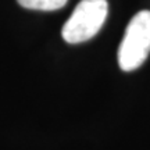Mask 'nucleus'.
Masks as SVG:
<instances>
[{
    "label": "nucleus",
    "instance_id": "f257e3e1",
    "mask_svg": "<svg viewBox=\"0 0 150 150\" xmlns=\"http://www.w3.org/2000/svg\"><path fill=\"white\" fill-rule=\"evenodd\" d=\"M150 53V11L142 10L132 17L125 29L120 49L118 65L122 71L139 68Z\"/></svg>",
    "mask_w": 150,
    "mask_h": 150
},
{
    "label": "nucleus",
    "instance_id": "f03ea898",
    "mask_svg": "<svg viewBox=\"0 0 150 150\" xmlns=\"http://www.w3.org/2000/svg\"><path fill=\"white\" fill-rule=\"evenodd\" d=\"M107 13V0H81L64 24L61 36L71 45L89 40L102 29Z\"/></svg>",
    "mask_w": 150,
    "mask_h": 150
},
{
    "label": "nucleus",
    "instance_id": "7ed1b4c3",
    "mask_svg": "<svg viewBox=\"0 0 150 150\" xmlns=\"http://www.w3.org/2000/svg\"><path fill=\"white\" fill-rule=\"evenodd\" d=\"M17 1L22 7L29 8V10L53 11L64 7L68 0H17Z\"/></svg>",
    "mask_w": 150,
    "mask_h": 150
}]
</instances>
